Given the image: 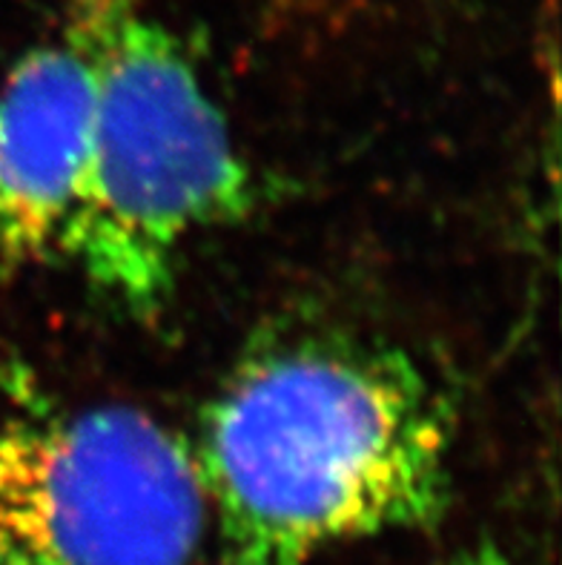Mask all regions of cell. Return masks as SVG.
<instances>
[{
    "label": "cell",
    "instance_id": "1",
    "mask_svg": "<svg viewBox=\"0 0 562 565\" xmlns=\"http://www.w3.org/2000/svg\"><path fill=\"white\" fill-rule=\"evenodd\" d=\"M450 411L396 344L307 330L256 344L204 405L192 459L213 565H307L450 500Z\"/></svg>",
    "mask_w": 562,
    "mask_h": 565
},
{
    "label": "cell",
    "instance_id": "2",
    "mask_svg": "<svg viewBox=\"0 0 562 565\" xmlns=\"http://www.w3.org/2000/svg\"><path fill=\"white\" fill-rule=\"evenodd\" d=\"M66 38L93 66L95 109L61 256L136 316L165 308L195 230L253 207V172L192 57L138 0H72Z\"/></svg>",
    "mask_w": 562,
    "mask_h": 565
},
{
    "label": "cell",
    "instance_id": "3",
    "mask_svg": "<svg viewBox=\"0 0 562 565\" xmlns=\"http://www.w3.org/2000/svg\"><path fill=\"white\" fill-rule=\"evenodd\" d=\"M210 534L190 443L132 405L0 408V565H192Z\"/></svg>",
    "mask_w": 562,
    "mask_h": 565
},
{
    "label": "cell",
    "instance_id": "4",
    "mask_svg": "<svg viewBox=\"0 0 562 565\" xmlns=\"http://www.w3.org/2000/svg\"><path fill=\"white\" fill-rule=\"evenodd\" d=\"M93 66L72 38L29 50L0 84V256L35 265L61 250L78 201Z\"/></svg>",
    "mask_w": 562,
    "mask_h": 565
},
{
    "label": "cell",
    "instance_id": "5",
    "mask_svg": "<svg viewBox=\"0 0 562 565\" xmlns=\"http://www.w3.org/2000/svg\"><path fill=\"white\" fill-rule=\"evenodd\" d=\"M450 565H522V563L517 557H511L508 552H502L499 545L485 543L463 552Z\"/></svg>",
    "mask_w": 562,
    "mask_h": 565
}]
</instances>
